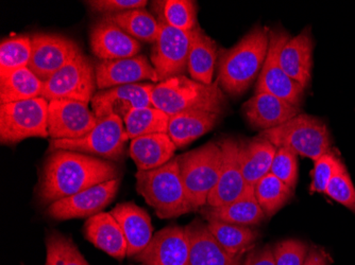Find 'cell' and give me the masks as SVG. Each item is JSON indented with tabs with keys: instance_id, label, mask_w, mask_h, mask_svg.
<instances>
[{
	"instance_id": "obj_1",
	"label": "cell",
	"mask_w": 355,
	"mask_h": 265,
	"mask_svg": "<svg viewBox=\"0 0 355 265\" xmlns=\"http://www.w3.org/2000/svg\"><path fill=\"white\" fill-rule=\"evenodd\" d=\"M119 167L113 161L73 151H55L42 168L37 199L43 206L48 207L81 191L119 179Z\"/></svg>"
},
{
	"instance_id": "obj_2",
	"label": "cell",
	"mask_w": 355,
	"mask_h": 265,
	"mask_svg": "<svg viewBox=\"0 0 355 265\" xmlns=\"http://www.w3.org/2000/svg\"><path fill=\"white\" fill-rule=\"evenodd\" d=\"M269 47V29L255 26L236 45L221 53L217 82L225 93L239 97L257 80Z\"/></svg>"
},
{
	"instance_id": "obj_3",
	"label": "cell",
	"mask_w": 355,
	"mask_h": 265,
	"mask_svg": "<svg viewBox=\"0 0 355 265\" xmlns=\"http://www.w3.org/2000/svg\"><path fill=\"white\" fill-rule=\"evenodd\" d=\"M153 107L171 116L187 111H209L221 115L227 99L218 82L202 84L185 75L159 82L151 91Z\"/></svg>"
},
{
	"instance_id": "obj_4",
	"label": "cell",
	"mask_w": 355,
	"mask_h": 265,
	"mask_svg": "<svg viewBox=\"0 0 355 265\" xmlns=\"http://www.w3.org/2000/svg\"><path fill=\"white\" fill-rule=\"evenodd\" d=\"M137 191L161 219H173L196 210L191 205L178 156L166 165L150 171H137Z\"/></svg>"
},
{
	"instance_id": "obj_5",
	"label": "cell",
	"mask_w": 355,
	"mask_h": 265,
	"mask_svg": "<svg viewBox=\"0 0 355 265\" xmlns=\"http://www.w3.org/2000/svg\"><path fill=\"white\" fill-rule=\"evenodd\" d=\"M259 136L277 149L288 147L299 156L316 161L330 152L331 137L328 127L321 119L299 113L280 127L261 131Z\"/></svg>"
},
{
	"instance_id": "obj_6",
	"label": "cell",
	"mask_w": 355,
	"mask_h": 265,
	"mask_svg": "<svg viewBox=\"0 0 355 265\" xmlns=\"http://www.w3.org/2000/svg\"><path fill=\"white\" fill-rule=\"evenodd\" d=\"M181 177L193 208L207 204L209 193L216 186L223 165V152L218 143L202 147L178 156Z\"/></svg>"
},
{
	"instance_id": "obj_7",
	"label": "cell",
	"mask_w": 355,
	"mask_h": 265,
	"mask_svg": "<svg viewBox=\"0 0 355 265\" xmlns=\"http://www.w3.org/2000/svg\"><path fill=\"white\" fill-rule=\"evenodd\" d=\"M49 101L40 97L0 104V141L14 145L28 138H49Z\"/></svg>"
},
{
	"instance_id": "obj_8",
	"label": "cell",
	"mask_w": 355,
	"mask_h": 265,
	"mask_svg": "<svg viewBox=\"0 0 355 265\" xmlns=\"http://www.w3.org/2000/svg\"><path fill=\"white\" fill-rule=\"evenodd\" d=\"M128 140L123 120L119 116L112 115L99 120L93 131L75 140H51L49 151H73L105 161H121L125 154V143Z\"/></svg>"
},
{
	"instance_id": "obj_9",
	"label": "cell",
	"mask_w": 355,
	"mask_h": 265,
	"mask_svg": "<svg viewBox=\"0 0 355 265\" xmlns=\"http://www.w3.org/2000/svg\"><path fill=\"white\" fill-rule=\"evenodd\" d=\"M95 66L83 53L69 61L44 83L42 97L46 100H75L89 104L95 91Z\"/></svg>"
},
{
	"instance_id": "obj_10",
	"label": "cell",
	"mask_w": 355,
	"mask_h": 265,
	"mask_svg": "<svg viewBox=\"0 0 355 265\" xmlns=\"http://www.w3.org/2000/svg\"><path fill=\"white\" fill-rule=\"evenodd\" d=\"M289 39L288 33L283 29H269L268 53L257 77L255 93H271L300 107L305 89L284 73L279 62L283 46Z\"/></svg>"
},
{
	"instance_id": "obj_11",
	"label": "cell",
	"mask_w": 355,
	"mask_h": 265,
	"mask_svg": "<svg viewBox=\"0 0 355 265\" xmlns=\"http://www.w3.org/2000/svg\"><path fill=\"white\" fill-rule=\"evenodd\" d=\"M159 24V35L153 44L150 59L159 83L187 73L193 30L182 31L161 21Z\"/></svg>"
},
{
	"instance_id": "obj_12",
	"label": "cell",
	"mask_w": 355,
	"mask_h": 265,
	"mask_svg": "<svg viewBox=\"0 0 355 265\" xmlns=\"http://www.w3.org/2000/svg\"><path fill=\"white\" fill-rule=\"evenodd\" d=\"M32 53L28 68L42 82H47L73 57L83 53L71 37L55 33L32 35Z\"/></svg>"
},
{
	"instance_id": "obj_13",
	"label": "cell",
	"mask_w": 355,
	"mask_h": 265,
	"mask_svg": "<svg viewBox=\"0 0 355 265\" xmlns=\"http://www.w3.org/2000/svg\"><path fill=\"white\" fill-rule=\"evenodd\" d=\"M99 120L89 104L75 100H51L48 107V133L51 140H75L95 129Z\"/></svg>"
},
{
	"instance_id": "obj_14",
	"label": "cell",
	"mask_w": 355,
	"mask_h": 265,
	"mask_svg": "<svg viewBox=\"0 0 355 265\" xmlns=\"http://www.w3.org/2000/svg\"><path fill=\"white\" fill-rule=\"evenodd\" d=\"M119 179L105 181L53 203L47 207L46 213L49 218L58 221L92 218L101 213L114 200L119 192Z\"/></svg>"
},
{
	"instance_id": "obj_15",
	"label": "cell",
	"mask_w": 355,
	"mask_h": 265,
	"mask_svg": "<svg viewBox=\"0 0 355 265\" xmlns=\"http://www.w3.org/2000/svg\"><path fill=\"white\" fill-rule=\"evenodd\" d=\"M153 84L137 83L99 91L92 99V109L98 120L112 115L119 116L123 120L132 109L153 107Z\"/></svg>"
},
{
	"instance_id": "obj_16",
	"label": "cell",
	"mask_w": 355,
	"mask_h": 265,
	"mask_svg": "<svg viewBox=\"0 0 355 265\" xmlns=\"http://www.w3.org/2000/svg\"><path fill=\"white\" fill-rule=\"evenodd\" d=\"M91 51L101 61L128 59L139 55L141 46L116 24L101 16L89 32Z\"/></svg>"
},
{
	"instance_id": "obj_17",
	"label": "cell",
	"mask_w": 355,
	"mask_h": 265,
	"mask_svg": "<svg viewBox=\"0 0 355 265\" xmlns=\"http://www.w3.org/2000/svg\"><path fill=\"white\" fill-rule=\"evenodd\" d=\"M189 234L181 226L157 231L145 250L135 257L143 265H189Z\"/></svg>"
},
{
	"instance_id": "obj_18",
	"label": "cell",
	"mask_w": 355,
	"mask_h": 265,
	"mask_svg": "<svg viewBox=\"0 0 355 265\" xmlns=\"http://www.w3.org/2000/svg\"><path fill=\"white\" fill-rule=\"evenodd\" d=\"M223 152V165L216 186L207 197V206L218 207L236 200L246 190L239 161V141L225 138L218 141Z\"/></svg>"
},
{
	"instance_id": "obj_19",
	"label": "cell",
	"mask_w": 355,
	"mask_h": 265,
	"mask_svg": "<svg viewBox=\"0 0 355 265\" xmlns=\"http://www.w3.org/2000/svg\"><path fill=\"white\" fill-rule=\"evenodd\" d=\"M95 71L99 91L121 85L137 84L145 80L159 83V77L153 64L141 55L128 59L99 61L96 64Z\"/></svg>"
},
{
	"instance_id": "obj_20",
	"label": "cell",
	"mask_w": 355,
	"mask_h": 265,
	"mask_svg": "<svg viewBox=\"0 0 355 265\" xmlns=\"http://www.w3.org/2000/svg\"><path fill=\"white\" fill-rule=\"evenodd\" d=\"M243 109L249 125L261 131L280 127L301 113L300 107L268 93H254Z\"/></svg>"
},
{
	"instance_id": "obj_21",
	"label": "cell",
	"mask_w": 355,
	"mask_h": 265,
	"mask_svg": "<svg viewBox=\"0 0 355 265\" xmlns=\"http://www.w3.org/2000/svg\"><path fill=\"white\" fill-rule=\"evenodd\" d=\"M313 51L312 29L306 27L285 43L279 57L284 73L304 89L310 86L312 81Z\"/></svg>"
},
{
	"instance_id": "obj_22",
	"label": "cell",
	"mask_w": 355,
	"mask_h": 265,
	"mask_svg": "<svg viewBox=\"0 0 355 265\" xmlns=\"http://www.w3.org/2000/svg\"><path fill=\"white\" fill-rule=\"evenodd\" d=\"M111 214L116 219L127 241V257L135 258L145 250L153 240V226L150 215L135 203H121Z\"/></svg>"
},
{
	"instance_id": "obj_23",
	"label": "cell",
	"mask_w": 355,
	"mask_h": 265,
	"mask_svg": "<svg viewBox=\"0 0 355 265\" xmlns=\"http://www.w3.org/2000/svg\"><path fill=\"white\" fill-rule=\"evenodd\" d=\"M185 228L189 238V265L241 264V258L229 254L215 240L205 223L195 220Z\"/></svg>"
},
{
	"instance_id": "obj_24",
	"label": "cell",
	"mask_w": 355,
	"mask_h": 265,
	"mask_svg": "<svg viewBox=\"0 0 355 265\" xmlns=\"http://www.w3.org/2000/svg\"><path fill=\"white\" fill-rule=\"evenodd\" d=\"M83 236L112 258L123 260L127 257L128 245L125 235L111 212H101L87 219L83 228Z\"/></svg>"
},
{
	"instance_id": "obj_25",
	"label": "cell",
	"mask_w": 355,
	"mask_h": 265,
	"mask_svg": "<svg viewBox=\"0 0 355 265\" xmlns=\"http://www.w3.org/2000/svg\"><path fill=\"white\" fill-rule=\"evenodd\" d=\"M175 143L167 133L145 135L131 140L130 156L137 171H150L166 165L175 156Z\"/></svg>"
},
{
	"instance_id": "obj_26",
	"label": "cell",
	"mask_w": 355,
	"mask_h": 265,
	"mask_svg": "<svg viewBox=\"0 0 355 265\" xmlns=\"http://www.w3.org/2000/svg\"><path fill=\"white\" fill-rule=\"evenodd\" d=\"M205 218L216 219L223 222L241 226H255L265 220L264 212L257 203L254 187L247 186L243 194L229 203L218 207H207L203 209Z\"/></svg>"
},
{
	"instance_id": "obj_27",
	"label": "cell",
	"mask_w": 355,
	"mask_h": 265,
	"mask_svg": "<svg viewBox=\"0 0 355 265\" xmlns=\"http://www.w3.org/2000/svg\"><path fill=\"white\" fill-rule=\"evenodd\" d=\"M277 150L272 143L260 136L239 141L241 173L247 185L254 187L257 181L269 174Z\"/></svg>"
},
{
	"instance_id": "obj_28",
	"label": "cell",
	"mask_w": 355,
	"mask_h": 265,
	"mask_svg": "<svg viewBox=\"0 0 355 265\" xmlns=\"http://www.w3.org/2000/svg\"><path fill=\"white\" fill-rule=\"evenodd\" d=\"M218 120L219 115L209 111L178 113L169 117L167 134L177 149H182L212 131Z\"/></svg>"
},
{
	"instance_id": "obj_29",
	"label": "cell",
	"mask_w": 355,
	"mask_h": 265,
	"mask_svg": "<svg viewBox=\"0 0 355 265\" xmlns=\"http://www.w3.org/2000/svg\"><path fill=\"white\" fill-rule=\"evenodd\" d=\"M218 57V46L212 37L197 26L193 29V42L189 51L187 71L191 79L202 84H212L215 66Z\"/></svg>"
},
{
	"instance_id": "obj_30",
	"label": "cell",
	"mask_w": 355,
	"mask_h": 265,
	"mask_svg": "<svg viewBox=\"0 0 355 265\" xmlns=\"http://www.w3.org/2000/svg\"><path fill=\"white\" fill-rule=\"evenodd\" d=\"M44 82L28 67L0 77V104L42 97Z\"/></svg>"
},
{
	"instance_id": "obj_31",
	"label": "cell",
	"mask_w": 355,
	"mask_h": 265,
	"mask_svg": "<svg viewBox=\"0 0 355 265\" xmlns=\"http://www.w3.org/2000/svg\"><path fill=\"white\" fill-rule=\"evenodd\" d=\"M207 226L215 240L229 254L241 257L259 238V232L250 227L231 224L216 219H207Z\"/></svg>"
},
{
	"instance_id": "obj_32",
	"label": "cell",
	"mask_w": 355,
	"mask_h": 265,
	"mask_svg": "<svg viewBox=\"0 0 355 265\" xmlns=\"http://www.w3.org/2000/svg\"><path fill=\"white\" fill-rule=\"evenodd\" d=\"M137 41L155 43L159 35V24L155 15L145 9L130 10L123 13L103 15Z\"/></svg>"
},
{
	"instance_id": "obj_33",
	"label": "cell",
	"mask_w": 355,
	"mask_h": 265,
	"mask_svg": "<svg viewBox=\"0 0 355 265\" xmlns=\"http://www.w3.org/2000/svg\"><path fill=\"white\" fill-rule=\"evenodd\" d=\"M157 21L182 31L197 27V3L191 0H161L151 3Z\"/></svg>"
},
{
	"instance_id": "obj_34",
	"label": "cell",
	"mask_w": 355,
	"mask_h": 265,
	"mask_svg": "<svg viewBox=\"0 0 355 265\" xmlns=\"http://www.w3.org/2000/svg\"><path fill=\"white\" fill-rule=\"evenodd\" d=\"M128 140L145 135L167 133L169 116L155 107L135 109L123 119Z\"/></svg>"
},
{
	"instance_id": "obj_35",
	"label": "cell",
	"mask_w": 355,
	"mask_h": 265,
	"mask_svg": "<svg viewBox=\"0 0 355 265\" xmlns=\"http://www.w3.org/2000/svg\"><path fill=\"white\" fill-rule=\"evenodd\" d=\"M254 194L265 217L271 218L289 202L294 190L269 173L254 185Z\"/></svg>"
},
{
	"instance_id": "obj_36",
	"label": "cell",
	"mask_w": 355,
	"mask_h": 265,
	"mask_svg": "<svg viewBox=\"0 0 355 265\" xmlns=\"http://www.w3.org/2000/svg\"><path fill=\"white\" fill-rule=\"evenodd\" d=\"M31 53V37L23 35L3 39L0 45V77L28 67Z\"/></svg>"
},
{
	"instance_id": "obj_37",
	"label": "cell",
	"mask_w": 355,
	"mask_h": 265,
	"mask_svg": "<svg viewBox=\"0 0 355 265\" xmlns=\"http://www.w3.org/2000/svg\"><path fill=\"white\" fill-rule=\"evenodd\" d=\"M46 265H89L69 237L51 231L46 238Z\"/></svg>"
},
{
	"instance_id": "obj_38",
	"label": "cell",
	"mask_w": 355,
	"mask_h": 265,
	"mask_svg": "<svg viewBox=\"0 0 355 265\" xmlns=\"http://www.w3.org/2000/svg\"><path fill=\"white\" fill-rule=\"evenodd\" d=\"M326 194L355 213V188L346 165L340 159L337 161L334 173L329 181Z\"/></svg>"
},
{
	"instance_id": "obj_39",
	"label": "cell",
	"mask_w": 355,
	"mask_h": 265,
	"mask_svg": "<svg viewBox=\"0 0 355 265\" xmlns=\"http://www.w3.org/2000/svg\"><path fill=\"white\" fill-rule=\"evenodd\" d=\"M269 173L295 190L298 181V155L288 147H279Z\"/></svg>"
},
{
	"instance_id": "obj_40",
	"label": "cell",
	"mask_w": 355,
	"mask_h": 265,
	"mask_svg": "<svg viewBox=\"0 0 355 265\" xmlns=\"http://www.w3.org/2000/svg\"><path fill=\"white\" fill-rule=\"evenodd\" d=\"M309 250L310 247L303 241L288 239L273 247V259L276 265H303Z\"/></svg>"
},
{
	"instance_id": "obj_41",
	"label": "cell",
	"mask_w": 355,
	"mask_h": 265,
	"mask_svg": "<svg viewBox=\"0 0 355 265\" xmlns=\"http://www.w3.org/2000/svg\"><path fill=\"white\" fill-rule=\"evenodd\" d=\"M338 159L340 157L330 151L315 161L312 183L310 186L311 193H326L327 187L334 173Z\"/></svg>"
},
{
	"instance_id": "obj_42",
	"label": "cell",
	"mask_w": 355,
	"mask_h": 265,
	"mask_svg": "<svg viewBox=\"0 0 355 265\" xmlns=\"http://www.w3.org/2000/svg\"><path fill=\"white\" fill-rule=\"evenodd\" d=\"M87 7L96 13L103 15L123 13L130 10L144 9L148 1L146 0H91L85 1Z\"/></svg>"
},
{
	"instance_id": "obj_43",
	"label": "cell",
	"mask_w": 355,
	"mask_h": 265,
	"mask_svg": "<svg viewBox=\"0 0 355 265\" xmlns=\"http://www.w3.org/2000/svg\"><path fill=\"white\" fill-rule=\"evenodd\" d=\"M244 265H276L273 259L272 248L265 246L261 250H253L247 256Z\"/></svg>"
},
{
	"instance_id": "obj_44",
	"label": "cell",
	"mask_w": 355,
	"mask_h": 265,
	"mask_svg": "<svg viewBox=\"0 0 355 265\" xmlns=\"http://www.w3.org/2000/svg\"><path fill=\"white\" fill-rule=\"evenodd\" d=\"M303 265H329L328 257L318 248H310Z\"/></svg>"
}]
</instances>
